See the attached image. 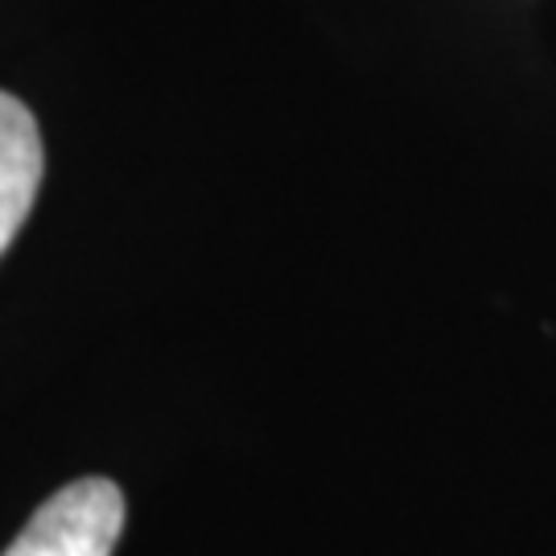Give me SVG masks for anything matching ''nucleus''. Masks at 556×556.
<instances>
[{"mask_svg": "<svg viewBox=\"0 0 556 556\" xmlns=\"http://www.w3.org/2000/svg\"><path fill=\"white\" fill-rule=\"evenodd\" d=\"M124 532V495L112 478H75L41 503L4 556H112Z\"/></svg>", "mask_w": 556, "mask_h": 556, "instance_id": "obj_1", "label": "nucleus"}, {"mask_svg": "<svg viewBox=\"0 0 556 556\" xmlns=\"http://www.w3.org/2000/svg\"><path fill=\"white\" fill-rule=\"evenodd\" d=\"M41 169H46V149L38 119L17 96L0 91V256L38 199Z\"/></svg>", "mask_w": 556, "mask_h": 556, "instance_id": "obj_2", "label": "nucleus"}]
</instances>
